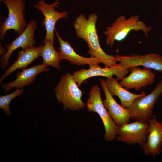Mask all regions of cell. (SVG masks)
Wrapping results in <instances>:
<instances>
[{"label": "cell", "mask_w": 162, "mask_h": 162, "mask_svg": "<svg viewBox=\"0 0 162 162\" xmlns=\"http://www.w3.org/2000/svg\"><path fill=\"white\" fill-rule=\"evenodd\" d=\"M98 16L91 14L88 18L83 14H79L73 23V26L76 36L84 40L89 48L88 53L91 57L100 60L106 67H110L118 62V58L106 54L101 48L96 28Z\"/></svg>", "instance_id": "cell-1"}, {"label": "cell", "mask_w": 162, "mask_h": 162, "mask_svg": "<svg viewBox=\"0 0 162 162\" xmlns=\"http://www.w3.org/2000/svg\"><path fill=\"white\" fill-rule=\"evenodd\" d=\"M54 91L56 100L62 104L63 109L75 111L84 108L85 104L81 99L82 92L69 73L63 75Z\"/></svg>", "instance_id": "cell-2"}, {"label": "cell", "mask_w": 162, "mask_h": 162, "mask_svg": "<svg viewBox=\"0 0 162 162\" xmlns=\"http://www.w3.org/2000/svg\"><path fill=\"white\" fill-rule=\"evenodd\" d=\"M104 32L106 36V44L111 47L115 41L124 40L132 30L142 31L148 36L152 28L148 26L143 22L139 20V16L131 15L126 19L124 16L121 15L117 18L111 24L106 28Z\"/></svg>", "instance_id": "cell-3"}, {"label": "cell", "mask_w": 162, "mask_h": 162, "mask_svg": "<svg viewBox=\"0 0 162 162\" xmlns=\"http://www.w3.org/2000/svg\"><path fill=\"white\" fill-rule=\"evenodd\" d=\"M86 107L88 112H97L100 117L105 128V140L108 141L114 140L117 135L118 126L104 105L101 98V91L98 86L92 87L89 92Z\"/></svg>", "instance_id": "cell-4"}, {"label": "cell", "mask_w": 162, "mask_h": 162, "mask_svg": "<svg viewBox=\"0 0 162 162\" xmlns=\"http://www.w3.org/2000/svg\"><path fill=\"white\" fill-rule=\"evenodd\" d=\"M7 7L8 17L6 18L0 27V40H4L7 31L13 29L20 34L26 28L27 24L24 17L25 9L24 0H1Z\"/></svg>", "instance_id": "cell-5"}, {"label": "cell", "mask_w": 162, "mask_h": 162, "mask_svg": "<svg viewBox=\"0 0 162 162\" xmlns=\"http://www.w3.org/2000/svg\"><path fill=\"white\" fill-rule=\"evenodd\" d=\"M162 94V80L150 94L136 98L128 108L130 119L148 122L152 117L154 104Z\"/></svg>", "instance_id": "cell-6"}, {"label": "cell", "mask_w": 162, "mask_h": 162, "mask_svg": "<svg viewBox=\"0 0 162 162\" xmlns=\"http://www.w3.org/2000/svg\"><path fill=\"white\" fill-rule=\"evenodd\" d=\"M149 123L140 121L118 127L117 140L132 145L140 144L142 147L146 143L148 134Z\"/></svg>", "instance_id": "cell-7"}, {"label": "cell", "mask_w": 162, "mask_h": 162, "mask_svg": "<svg viewBox=\"0 0 162 162\" xmlns=\"http://www.w3.org/2000/svg\"><path fill=\"white\" fill-rule=\"evenodd\" d=\"M128 69L119 64H117L110 67L102 68L98 64L89 67L88 69L82 68L73 73L74 80L79 87L82 82L89 78L96 76H103L110 78L113 75L118 80H122L129 72Z\"/></svg>", "instance_id": "cell-8"}, {"label": "cell", "mask_w": 162, "mask_h": 162, "mask_svg": "<svg viewBox=\"0 0 162 162\" xmlns=\"http://www.w3.org/2000/svg\"><path fill=\"white\" fill-rule=\"evenodd\" d=\"M36 23L34 20L29 21L24 30L19 36L10 43L5 44L7 51L0 59V67L2 70H4L8 67L9 59L14 50L19 48H21L22 50H24L36 43L34 37L37 28Z\"/></svg>", "instance_id": "cell-9"}, {"label": "cell", "mask_w": 162, "mask_h": 162, "mask_svg": "<svg viewBox=\"0 0 162 162\" xmlns=\"http://www.w3.org/2000/svg\"><path fill=\"white\" fill-rule=\"evenodd\" d=\"M59 1H56L51 4L46 3L44 0H40L35 4L34 8L38 9L44 16L43 24L46 31L45 39L49 40L54 43V31L55 25L60 19L68 17V12L67 11L58 12L56 10L55 8H58L59 4Z\"/></svg>", "instance_id": "cell-10"}, {"label": "cell", "mask_w": 162, "mask_h": 162, "mask_svg": "<svg viewBox=\"0 0 162 162\" xmlns=\"http://www.w3.org/2000/svg\"><path fill=\"white\" fill-rule=\"evenodd\" d=\"M129 70L130 74L118 82L120 85L127 90L134 89L137 91L154 82L155 75L150 68L134 67L130 68Z\"/></svg>", "instance_id": "cell-11"}, {"label": "cell", "mask_w": 162, "mask_h": 162, "mask_svg": "<svg viewBox=\"0 0 162 162\" xmlns=\"http://www.w3.org/2000/svg\"><path fill=\"white\" fill-rule=\"evenodd\" d=\"M116 56L120 62L119 64L128 69L132 67L142 66L162 73V56L158 54H132L130 56Z\"/></svg>", "instance_id": "cell-12"}, {"label": "cell", "mask_w": 162, "mask_h": 162, "mask_svg": "<svg viewBox=\"0 0 162 162\" xmlns=\"http://www.w3.org/2000/svg\"><path fill=\"white\" fill-rule=\"evenodd\" d=\"M100 81L105 96L103 103L115 124L120 127L129 123L130 116L128 108L123 107L116 101L108 91L104 79H100Z\"/></svg>", "instance_id": "cell-13"}, {"label": "cell", "mask_w": 162, "mask_h": 162, "mask_svg": "<svg viewBox=\"0 0 162 162\" xmlns=\"http://www.w3.org/2000/svg\"><path fill=\"white\" fill-rule=\"evenodd\" d=\"M148 134L146 141L142 147L146 155H152L153 158L162 152V122H158L153 115L148 122Z\"/></svg>", "instance_id": "cell-14"}, {"label": "cell", "mask_w": 162, "mask_h": 162, "mask_svg": "<svg viewBox=\"0 0 162 162\" xmlns=\"http://www.w3.org/2000/svg\"><path fill=\"white\" fill-rule=\"evenodd\" d=\"M55 31L59 44L58 52L62 59L66 60L72 64L79 66L88 64L89 67L101 63L95 57H85L76 53L70 43L60 36L56 28Z\"/></svg>", "instance_id": "cell-15"}, {"label": "cell", "mask_w": 162, "mask_h": 162, "mask_svg": "<svg viewBox=\"0 0 162 162\" xmlns=\"http://www.w3.org/2000/svg\"><path fill=\"white\" fill-rule=\"evenodd\" d=\"M47 66L41 64L22 69L21 72L16 74L15 80L7 83H4L1 86L5 93L14 87L22 88L30 85L35 80L37 76L40 73L49 71Z\"/></svg>", "instance_id": "cell-16"}, {"label": "cell", "mask_w": 162, "mask_h": 162, "mask_svg": "<svg viewBox=\"0 0 162 162\" xmlns=\"http://www.w3.org/2000/svg\"><path fill=\"white\" fill-rule=\"evenodd\" d=\"M43 46L35 47L31 46L24 50H19L15 61L7 70L0 78V83L7 77L17 69L26 68L30 64L40 56Z\"/></svg>", "instance_id": "cell-17"}, {"label": "cell", "mask_w": 162, "mask_h": 162, "mask_svg": "<svg viewBox=\"0 0 162 162\" xmlns=\"http://www.w3.org/2000/svg\"><path fill=\"white\" fill-rule=\"evenodd\" d=\"M105 82L110 93L112 96H116L118 97L121 105L124 108L129 107L138 97L146 95L145 93L142 91L139 94L130 92L121 86L118 81L113 77L107 78Z\"/></svg>", "instance_id": "cell-18"}, {"label": "cell", "mask_w": 162, "mask_h": 162, "mask_svg": "<svg viewBox=\"0 0 162 162\" xmlns=\"http://www.w3.org/2000/svg\"><path fill=\"white\" fill-rule=\"evenodd\" d=\"M44 45L42 49L40 56L43 59V64L48 66H51L59 70L60 62L62 60L59 52L54 48V43L50 40L45 39L43 41Z\"/></svg>", "instance_id": "cell-19"}, {"label": "cell", "mask_w": 162, "mask_h": 162, "mask_svg": "<svg viewBox=\"0 0 162 162\" xmlns=\"http://www.w3.org/2000/svg\"><path fill=\"white\" fill-rule=\"evenodd\" d=\"M24 89L22 88H17L13 92L5 95L0 96V108L3 110L7 116L11 114V112L9 107V104L13 99L19 96L24 92Z\"/></svg>", "instance_id": "cell-20"}, {"label": "cell", "mask_w": 162, "mask_h": 162, "mask_svg": "<svg viewBox=\"0 0 162 162\" xmlns=\"http://www.w3.org/2000/svg\"><path fill=\"white\" fill-rule=\"evenodd\" d=\"M6 52L5 48L2 45L1 43H0V55L2 56L4 55L6 53Z\"/></svg>", "instance_id": "cell-21"}, {"label": "cell", "mask_w": 162, "mask_h": 162, "mask_svg": "<svg viewBox=\"0 0 162 162\" xmlns=\"http://www.w3.org/2000/svg\"><path fill=\"white\" fill-rule=\"evenodd\" d=\"M59 0H57V1H59Z\"/></svg>", "instance_id": "cell-22"}, {"label": "cell", "mask_w": 162, "mask_h": 162, "mask_svg": "<svg viewBox=\"0 0 162 162\" xmlns=\"http://www.w3.org/2000/svg\"><path fill=\"white\" fill-rule=\"evenodd\" d=\"M1 1V0H0V1Z\"/></svg>", "instance_id": "cell-23"}]
</instances>
